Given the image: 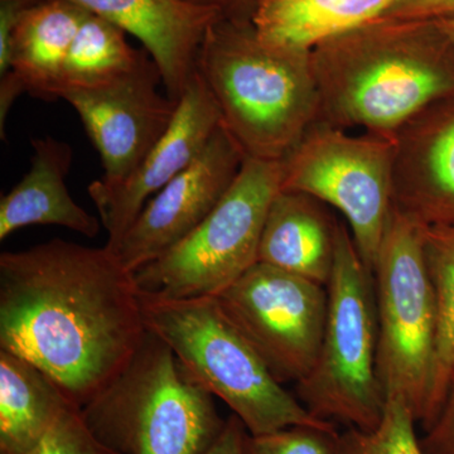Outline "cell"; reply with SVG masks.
I'll list each match as a JSON object with an SVG mask.
<instances>
[{
    "mask_svg": "<svg viewBox=\"0 0 454 454\" xmlns=\"http://www.w3.org/2000/svg\"><path fill=\"white\" fill-rule=\"evenodd\" d=\"M145 331L136 277L109 247L52 239L0 255V348L79 408L124 369Z\"/></svg>",
    "mask_w": 454,
    "mask_h": 454,
    "instance_id": "obj_1",
    "label": "cell"
},
{
    "mask_svg": "<svg viewBox=\"0 0 454 454\" xmlns=\"http://www.w3.org/2000/svg\"><path fill=\"white\" fill-rule=\"evenodd\" d=\"M319 121L394 138L454 94V43L434 20H379L310 51Z\"/></svg>",
    "mask_w": 454,
    "mask_h": 454,
    "instance_id": "obj_2",
    "label": "cell"
},
{
    "mask_svg": "<svg viewBox=\"0 0 454 454\" xmlns=\"http://www.w3.org/2000/svg\"><path fill=\"white\" fill-rule=\"evenodd\" d=\"M196 71L247 158L284 160L319 121L310 52L262 41L250 20H215Z\"/></svg>",
    "mask_w": 454,
    "mask_h": 454,
    "instance_id": "obj_3",
    "label": "cell"
},
{
    "mask_svg": "<svg viewBox=\"0 0 454 454\" xmlns=\"http://www.w3.org/2000/svg\"><path fill=\"white\" fill-rule=\"evenodd\" d=\"M142 306L146 330L160 337L187 372L231 409L249 434L291 427L337 432L333 422L315 417L284 389L216 297L160 300L142 294Z\"/></svg>",
    "mask_w": 454,
    "mask_h": 454,
    "instance_id": "obj_4",
    "label": "cell"
},
{
    "mask_svg": "<svg viewBox=\"0 0 454 454\" xmlns=\"http://www.w3.org/2000/svg\"><path fill=\"white\" fill-rule=\"evenodd\" d=\"M82 414L92 434L119 454H203L226 422L214 395L149 330L129 363Z\"/></svg>",
    "mask_w": 454,
    "mask_h": 454,
    "instance_id": "obj_5",
    "label": "cell"
},
{
    "mask_svg": "<svg viewBox=\"0 0 454 454\" xmlns=\"http://www.w3.org/2000/svg\"><path fill=\"white\" fill-rule=\"evenodd\" d=\"M327 294L321 348L309 375L297 382L298 399L319 419L373 429L381 422L387 405L376 369L375 279L342 223H337Z\"/></svg>",
    "mask_w": 454,
    "mask_h": 454,
    "instance_id": "obj_6",
    "label": "cell"
},
{
    "mask_svg": "<svg viewBox=\"0 0 454 454\" xmlns=\"http://www.w3.org/2000/svg\"><path fill=\"white\" fill-rule=\"evenodd\" d=\"M378 354L384 395L400 397L415 422L430 424L437 304L427 268L423 225L394 207L373 268Z\"/></svg>",
    "mask_w": 454,
    "mask_h": 454,
    "instance_id": "obj_7",
    "label": "cell"
},
{
    "mask_svg": "<svg viewBox=\"0 0 454 454\" xmlns=\"http://www.w3.org/2000/svg\"><path fill=\"white\" fill-rule=\"evenodd\" d=\"M282 162L247 158L225 196L187 238L134 271L140 293L160 300L216 297L258 262Z\"/></svg>",
    "mask_w": 454,
    "mask_h": 454,
    "instance_id": "obj_8",
    "label": "cell"
},
{
    "mask_svg": "<svg viewBox=\"0 0 454 454\" xmlns=\"http://www.w3.org/2000/svg\"><path fill=\"white\" fill-rule=\"evenodd\" d=\"M395 140L316 121L282 162L280 191L328 203L345 216L357 252L373 271L394 207Z\"/></svg>",
    "mask_w": 454,
    "mask_h": 454,
    "instance_id": "obj_9",
    "label": "cell"
},
{
    "mask_svg": "<svg viewBox=\"0 0 454 454\" xmlns=\"http://www.w3.org/2000/svg\"><path fill=\"white\" fill-rule=\"evenodd\" d=\"M216 300L278 380L309 375L324 339L327 286L258 262Z\"/></svg>",
    "mask_w": 454,
    "mask_h": 454,
    "instance_id": "obj_10",
    "label": "cell"
},
{
    "mask_svg": "<svg viewBox=\"0 0 454 454\" xmlns=\"http://www.w3.org/2000/svg\"><path fill=\"white\" fill-rule=\"evenodd\" d=\"M160 85L162 74L145 50L121 79L98 88L67 89L59 97L79 114L107 184L133 173L169 129L179 100L160 92Z\"/></svg>",
    "mask_w": 454,
    "mask_h": 454,
    "instance_id": "obj_11",
    "label": "cell"
},
{
    "mask_svg": "<svg viewBox=\"0 0 454 454\" xmlns=\"http://www.w3.org/2000/svg\"><path fill=\"white\" fill-rule=\"evenodd\" d=\"M245 160L220 124L193 162L146 202L116 250L122 264L134 273L187 238L225 196Z\"/></svg>",
    "mask_w": 454,
    "mask_h": 454,
    "instance_id": "obj_12",
    "label": "cell"
},
{
    "mask_svg": "<svg viewBox=\"0 0 454 454\" xmlns=\"http://www.w3.org/2000/svg\"><path fill=\"white\" fill-rule=\"evenodd\" d=\"M220 124L216 103L196 71L179 98L169 129L134 172L116 184L100 178L88 187L107 232L106 247L116 253L146 202L193 162Z\"/></svg>",
    "mask_w": 454,
    "mask_h": 454,
    "instance_id": "obj_13",
    "label": "cell"
},
{
    "mask_svg": "<svg viewBox=\"0 0 454 454\" xmlns=\"http://www.w3.org/2000/svg\"><path fill=\"white\" fill-rule=\"evenodd\" d=\"M394 205L426 226H454V94L396 131Z\"/></svg>",
    "mask_w": 454,
    "mask_h": 454,
    "instance_id": "obj_14",
    "label": "cell"
},
{
    "mask_svg": "<svg viewBox=\"0 0 454 454\" xmlns=\"http://www.w3.org/2000/svg\"><path fill=\"white\" fill-rule=\"evenodd\" d=\"M109 20L143 44L160 67L167 94L179 100L191 77L206 32L221 14L186 0H70Z\"/></svg>",
    "mask_w": 454,
    "mask_h": 454,
    "instance_id": "obj_15",
    "label": "cell"
},
{
    "mask_svg": "<svg viewBox=\"0 0 454 454\" xmlns=\"http://www.w3.org/2000/svg\"><path fill=\"white\" fill-rule=\"evenodd\" d=\"M31 168L0 200V240L22 227L56 225L86 238L100 234V219L76 203L65 179L73 164V148L44 137L32 140Z\"/></svg>",
    "mask_w": 454,
    "mask_h": 454,
    "instance_id": "obj_16",
    "label": "cell"
},
{
    "mask_svg": "<svg viewBox=\"0 0 454 454\" xmlns=\"http://www.w3.org/2000/svg\"><path fill=\"white\" fill-rule=\"evenodd\" d=\"M337 221L318 200L279 191L269 208L258 262L327 286L336 254Z\"/></svg>",
    "mask_w": 454,
    "mask_h": 454,
    "instance_id": "obj_17",
    "label": "cell"
},
{
    "mask_svg": "<svg viewBox=\"0 0 454 454\" xmlns=\"http://www.w3.org/2000/svg\"><path fill=\"white\" fill-rule=\"evenodd\" d=\"M89 12L70 0H38L18 20L11 41V73L25 92L56 100L66 57Z\"/></svg>",
    "mask_w": 454,
    "mask_h": 454,
    "instance_id": "obj_18",
    "label": "cell"
},
{
    "mask_svg": "<svg viewBox=\"0 0 454 454\" xmlns=\"http://www.w3.org/2000/svg\"><path fill=\"white\" fill-rule=\"evenodd\" d=\"M74 405L46 372L0 348V454H32Z\"/></svg>",
    "mask_w": 454,
    "mask_h": 454,
    "instance_id": "obj_19",
    "label": "cell"
},
{
    "mask_svg": "<svg viewBox=\"0 0 454 454\" xmlns=\"http://www.w3.org/2000/svg\"><path fill=\"white\" fill-rule=\"evenodd\" d=\"M395 0H259L253 25L262 41L310 52L379 20Z\"/></svg>",
    "mask_w": 454,
    "mask_h": 454,
    "instance_id": "obj_20",
    "label": "cell"
},
{
    "mask_svg": "<svg viewBox=\"0 0 454 454\" xmlns=\"http://www.w3.org/2000/svg\"><path fill=\"white\" fill-rule=\"evenodd\" d=\"M145 51L134 49L121 27L89 12L66 57L59 98L67 89L98 88L121 79Z\"/></svg>",
    "mask_w": 454,
    "mask_h": 454,
    "instance_id": "obj_21",
    "label": "cell"
},
{
    "mask_svg": "<svg viewBox=\"0 0 454 454\" xmlns=\"http://www.w3.org/2000/svg\"><path fill=\"white\" fill-rule=\"evenodd\" d=\"M423 247L437 304V345L428 430L441 413L454 372V226L423 225Z\"/></svg>",
    "mask_w": 454,
    "mask_h": 454,
    "instance_id": "obj_22",
    "label": "cell"
},
{
    "mask_svg": "<svg viewBox=\"0 0 454 454\" xmlns=\"http://www.w3.org/2000/svg\"><path fill=\"white\" fill-rule=\"evenodd\" d=\"M415 424L404 400L389 397L378 427L370 430L349 428L339 434L337 454H426Z\"/></svg>",
    "mask_w": 454,
    "mask_h": 454,
    "instance_id": "obj_23",
    "label": "cell"
},
{
    "mask_svg": "<svg viewBox=\"0 0 454 454\" xmlns=\"http://www.w3.org/2000/svg\"><path fill=\"white\" fill-rule=\"evenodd\" d=\"M339 432L291 427L267 434L247 433L244 454H337Z\"/></svg>",
    "mask_w": 454,
    "mask_h": 454,
    "instance_id": "obj_24",
    "label": "cell"
},
{
    "mask_svg": "<svg viewBox=\"0 0 454 454\" xmlns=\"http://www.w3.org/2000/svg\"><path fill=\"white\" fill-rule=\"evenodd\" d=\"M32 454H119L104 446L86 426L82 408L71 405Z\"/></svg>",
    "mask_w": 454,
    "mask_h": 454,
    "instance_id": "obj_25",
    "label": "cell"
},
{
    "mask_svg": "<svg viewBox=\"0 0 454 454\" xmlns=\"http://www.w3.org/2000/svg\"><path fill=\"white\" fill-rule=\"evenodd\" d=\"M380 18L394 20H439L454 18V0H395Z\"/></svg>",
    "mask_w": 454,
    "mask_h": 454,
    "instance_id": "obj_26",
    "label": "cell"
},
{
    "mask_svg": "<svg viewBox=\"0 0 454 454\" xmlns=\"http://www.w3.org/2000/svg\"><path fill=\"white\" fill-rule=\"evenodd\" d=\"M426 454H454V372L441 413L422 442Z\"/></svg>",
    "mask_w": 454,
    "mask_h": 454,
    "instance_id": "obj_27",
    "label": "cell"
},
{
    "mask_svg": "<svg viewBox=\"0 0 454 454\" xmlns=\"http://www.w3.org/2000/svg\"><path fill=\"white\" fill-rule=\"evenodd\" d=\"M38 0H0V77L11 73V41L18 20Z\"/></svg>",
    "mask_w": 454,
    "mask_h": 454,
    "instance_id": "obj_28",
    "label": "cell"
},
{
    "mask_svg": "<svg viewBox=\"0 0 454 454\" xmlns=\"http://www.w3.org/2000/svg\"><path fill=\"white\" fill-rule=\"evenodd\" d=\"M247 433L243 422L232 414L226 420L219 437L203 454H244V439Z\"/></svg>",
    "mask_w": 454,
    "mask_h": 454,
    "instance_id": "obj_29",
    "label": "cell"
},
{
    "mask_svg": "<svg viewBox=\"0 0 454 454\" xmlns=\"http://www.w3.org/2000/svg\"><path fill=\"white\" fill-rule=\"evenodd\" d=\"M191 4L211 8L229 20H253L259 0H186Z\"/></svg>",
    "mask_w": 454,
    "mask_h": 454,
    "instance_id": "obj_30",
    "label": "cell"
},
{
    "mask_svg": "<svg viewBox=\"0 0 454 454\" xmlns=\"http://www.w3.org/2000/svg\"><path fill=\"white\" fill-rule=\"evenodd\" d=\"M437 25L446 32L448 37L453 41L454 43V18H447V20H434Z\"/></svg>",
    "mask_w": 454,
    "mask_h": 454,
    "instance_id": "obj_31",
    "label": "cell"
}]
</instances>
